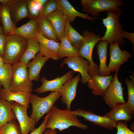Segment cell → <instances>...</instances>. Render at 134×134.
I'll return each mask as SVG.
<instances>
[{
    "mask_svg": "<svg viewBox=\"0 0 134 134\" xmlns=\"http://www.w3.org/2000/svg\"><path fill=\"white\" fill-rule=\"evenodd\" d=\"M51 23L55 30L60 41L64 37L67 21L61 10L58 8L55 12L44 17Z\"/></svg>",
    "mask_w": 134,
    "mask_h": 134,
    "instance_id": "cell-22",
    "label": "cell"
},
{
    "mask_svg": "<svg viewBox=\"0 0 134 134\" xmlns=\"http://www.w3.org/2000/svg\"><path fill=\"white\" fill-rule=\"evenodd\" d=\"M2 88L0 84V93Z\"/></svg>",
    "mask_w": 134,
    "mask_h": 134,
    "instance_id": "cell-46",
    "label": "cell"
},
{
    "mask_svg": "<svg viewBox=\"0 0 134 134\" xmlns=\"http://www.w3.org/2000/svg\"><path fill=\"white\" fill-rule=\"evenodd\" d=\"M48 60L39 53L36 55L32 61L27 64L29 77L30 81H38L41 70Z\"/></svg>",
    "mask_w": 134,
    "mask_h": 134,
    "instance_id": "cell-23",
    "label": "cell"
},
{
    "mask_svg": "<svg viewBox=\"0 0 134 134\" xmlns=\"http://www.w3.org/2000/svg\"><path fill=\"white\" fill-rule=\"evenodd\" d=\"M28 0H10L7 4L12 20L15 25L23 19L28 17Z\"/></svg>",
    "mask_w": 134,
    "mask_h": 134,
    "instance_id": "cell-17",
    "label": "cell"
},
{
    "mask_svg": "<svg viewBox=\"0 0 134 134\" xmlns=\"http://www.w3.org/2000/svg\"><path fill=\"white\" fill-rule=\"evenodd\" d=\"M12 73V65L5 64L0 66V84L4 88L9 89Z\"/></svg>",
    "mask_w": 134,
    "mask_h": 134,
    "instance_id": "cell-31",
    "label": "cell"
},
{
    "mask_svg": "<svg viewBox=\"0 0 134 134\" xmlns=\"http://www.w3.org/2000/svg\"><path fill=\"white\" fill-rule=\"evenodd\" d=\"M1 21L0 19V34H3L4 32L2 27L0 25Z\"/></svg>",
    "mask_w": 134,
    "mask_h": 134,
    "instance_id": "cell-44",
    "label": "cell"
},
{
    "mask_svg": "<svg viewBox=\"0 0 134 134\" xmlns=\"http://www.w3.org/2000/svg\"><path fill=\"white\" fill-rule=\"evenodd\" d=\"M64 37L74 47L79 49L83 40V37L74 29L67 21L64 32Z\"/></svg>",
    "mask_w": 134,
    "mask_h": 134,
    "instance_id": "cell-28",
    "label": "cell"
},
{
    "mask_svg": "<svg viewBox=\"0 0 134 134\" xmlns=\"http://www.w3.org/2000/svg\"><path fill=\"white\" fill-rule=\"evenodd\" d=\"M82 36L83 40L79 49L77 56L85 58L89 62L88 74L90 76L98 74V66L93 61L92 55L94 47L101 37L99 34L87 30L83 32Z\"/></svg>",
    "mask_w": 134,
    "mask_h": 134,
    "instance_id": "cell-6",
    "label": "cell"
},
{
    "mask_svg": "<svg viewBox=\"0 0 134 134\" xmlns=\"http://www.w3.org/2000/svg\"><path fill=\"white\" fill-rule=\"evenodd\" d=\"M130 79L127 78L125 83L127 86L128 100L127 102L134 111V78L133 76H130Z\"/></svg>",
    "mask_w": 134,
    "mask_h": 134,
    "instance_id": "cell-34",
    "label": "cell"
},
{
    "mask_svg": "<svg viewBox=\"0 0 134 134\" xmlns=\"http://www.w3.org/2000/svg\"><path fill=\"white\" fill-rule=\"evenodd\" d=\"M5 64L3 57L0 55V66L3 65Z\"/></svg>",
    "mask_w": 134,
    "mask_h": 134,
    "instance_id": "cell-42",
    "label": "cell"
},
{
    "mask_svg": "<svg viewBox=\"0 0 134 134\" xmlns=\"http://www.w3.org/2000/svg\"><path fill=\"white\" fill-rule=\"evenodd\" d=\"M59 43L58 54L59 59L64 57H70L77 56L79 49L76 48L68 41L64 37Z\"/></svg>",
    "mask_w": 134,
    "mask_h": 134,
    "instance_id": "cell-30",
    "label": "cell"
},
{
    "mask_svg": "<svg viewBox=\"0 0 134 134\" xmlns=\"http://www.w3.org/2000/svg\"><path fill=\"white\" fill-rule=\"evenodd\" d=\"M122 34L123 38H126L130 41L132 43L134 46V33H129L123 30L122 32Z\"/></svg>",
    "mask_w": 134,
    "mask_h": 134,
    "instance_id": "cell-39",
    "label": "cell"
},
{
    "mask_svg": "<svg viewBox=\"0 0 134 134\" xmlns=\"http://www.w3.org/2000/svg\"><path fill=\"white\" fill-rule=\"evenodd\" d=\"M74 73L73 71L70 70L62 76H57L56 78L50 80H47L45 77H42L40 79V81L42 83L41 85L35 89L34 92L38 94L48 91L60 93L63 85L72 77Z\"/></svg>",
    "mask_w": 134,
    "mask_h": 134,
    "instance_id": "cell-13",
    "label": "cell"
},
{
    "mask_svg": "<svg viewBox=\"0 0 134 134\" xmlns=\"http://www.w3.org/2000/svg\"><path fill=\"white\" fill-rule=\"evenodd\" d=\"M49 114L50 112L44 117V120L39 126L31 132L30 134H42L46 129V123Z\"/></svg>",
    "mask_w": 134,
    "mask_h": 134,
    "instance_id": "cell-37",
    "label": "cell"
},
{
    "mask_svg": "<svg viewBox=\"0 0 134 134\" xmlns=\"http://www.w3.org/2000/svg\"><path fill=\"white\" fill-rule=\"evenodd\" d=\"M39 44V53L49 59L54 61L59 59L58 50L59 42L45 38L37 33L34 37Z\"/></svg>",
    "mask_w": 134,
    "mask_h": 134,
    "instance_id": "cell-14",
    "label": "cell"
},
{
    "mask_svg": "<svg viewBox=\"0 0 134 134\" xmlns=\"http://www.w3.org/2000/svg\"><path fill=\"white\" fill-rule=\"evenodd\" d=\"M0 134H22L18 122L11 120L0 129Z\"/></svg>",
    "mask_w": 134,
    "mask_h": 134,
    "instance_id": "cell-33",
    "label": "cell"
},
{
    "mask_svg": "<svg viewBox=\"0 0 134 134\" xmlns=\"http://www.w3.org/2000/svg\"><path fill=\"white\" fill-rule=\"evenodd\" d=\"M65 64L74 72L80 73L81 76V83L85 84L88 82L91 77L88 74L90 64L88 60L77 56L65 58L61 64V67H63Z\"/></svg>",
    "mask_w": 134,
    "mask_h": 134,
    "instance_id": "cell-11",
    "label": "cell"
},
{
    "mask_svg": "<svg viewBox=\"0 0 134 134\" xmlns=\"http://www.w3.org/2000/svg\"><path fill=\"white\" fill-rule=\"evenodd\" d=\"M69 112L71 114L82 117L85 120L107 130H112L115 127V122L104 115L99 116L91 111L80 108L75 111L69 110Z\"/></svg>",
    "mask_w": 134,
    "mask_h": 134,
    "instance_id": "cell-12",
    "label": "cell"
},
{
    "mask_svg": "<svg viewBox=\"0 0 134 134\" xmlns=\"http://www.w3.org/2000/svg\"><path fill=\"white\" fill-rule=\"evenodd\" d=\"M39 51V44L35 38L29 39L26 48L20 62L27 65Z\"/></svg>",
    "mask_w": 134,
    "mask_h": 134,
    "instance_id": "cell-29",
    "label": "cell"
},
{
    "mask_svg": "<svg viewBox=\"0 0 134 134\" xmlns=\"http://www.w3.org/2000/svg\"><path fill=\"white\" fill-rule=\"evenodd\" d=\"M72 126L85 130L88 128L79 120L77 116L71 113L69 110H61L54 106L50 111L46 129H57L62 131Z\"/></svg>",
    "mask_w": 134,
    "mask_h": 134,
    "instance_id": "cell-1",
    "label": "cell"
},
{
    "mask_svg": "<svg viewBox=\"0 0 134 134\" xmlns=\"http://www.w3.org/2000/svg\"><path fill=\"white\" fill-rule=\"evenodd\" d=\"M6 36L3 34H0V55L4 57Z\"/></svg>",
    "mask_w": 134,
    "mask_h": 134,
    "instance_id": "cell-38",
    "label": "cell"
},
{
    "mask_svg": "<svg viewBox=\"0 0 134 134\" xmlns=\"http://www.w3.org/2000/svg\"><path fill=\"white\" fill-rule=\"evenodd\" d=\"M38 26L37 19H30L25 24L16 27L8 35H17L27 40L34 38L38 33Z\"/></svg>",
    "mask_w": 134,
    "mask_h": 134,
    "instance_id": "cell-21",
    "label": "cell"
},
{
    "mask_svg": "<svg viewBox=\"0 0 134 134\" xmlns=\"http://www.w3.org/2000/svg\"><path fill=\"white\" fill-rule=\"evenodd\" d=\"M42 6L48 0H36Z\"/></svg>",
    "mask_w": 134,
    "mask_h": 134,
    "instance_id": "cell-41",
    "label": "cell"
},
{
    "mask_svg": "<svg viewBox=\"0 0 134 134\" xmlns=\"http://www.w3.org/2000/svg\"><path fill=\"white\" fill-rule=\"evenodd\" d=\"M0 19L3 26V34L5 36L16 27L13 22L7 5L0 4Z\"/></svg>",
    "mask_w": 134,
    "mask_h": 134,
    "instance_id": "cell-26",
    "label": "cell"
},
{
    "mask_svg": "<svg viewBox=\"0 0 134 134\" xmlns=\"http://www.w3.org/2000/svg\"><path fill=\"white\" fill-rule=\"evenodd\" d=\"M12 66V73L9 89L13 92L31 93L33 84L29 78L27 65L19 62Z\"/></svg>",
    "mask_w": 134,
    "mask_h": 134,
    "instance_id": "cell-5",
    "label": "cell"
},
{
    "mask_svg": "<svg viewBox=\"0 0 134 134\" xmlns=\"http://www.w3.org/2000/svg\"><path fill=\"white\" fill-rule=\"evenodd\" d=\"M115 123V128L117 130L116 134H134V132L128 128L127 122L120 121Z\"/></svg>",
    "mask_w": 134,
    "mask_h": 134,
    "instance_id": "cell-36",
    "label": "cell"
},
{
    "mask_svg": "<svg viewBox=\"0 0 134 134\" xmlns=\"http://www.w3.org/2000/svg\"><path fill=\"white\" fill-rule=\"evenodd\" d=\"M5 36L3 58L5 64L12 65L20 62L26 48L28 40L16 35Z\"/></svg>",
    "mask_w": 134,
    "mask_h": 134,
    "instance_id": "cell-3",
    "label": "cell"
},
{
    "mask_svg": "<svg viewBox=\"0 0 134 134\" xmlns=\"http://www.w3.org/2000/svg\"><path fill=\"white\" fill-rule=\"evenodd\" d=\"M28 18L30 19H37L40 16L42 6L36 0H28Z\"/></svg>",
    "mask_w": 134,
    "mask_h": 134,
    "instance_id": "cell-32",
    "label": "cell"
},
{
    "mask_svg": "<svg viewBox=\"0 0 134 134\" xmlns=\"http://www.w3.org/2000/svg\"><path fill=\"white\" fill-rule=\"evenodd\" d=\"M134 115V111L127 102L116 105L104 115L115 122L130 121L133 119Z\"/></svg>",
    "mask_w": 134,
    "mask_h": 134,
    "instance_id": "cell-16",
    "label": "cell"
},
{
    "mask_svg": "<svg viewBox=\"0 0 134 134\" xmlns=\"http://www.w3.org/2000/svg\"><path fill=\"white\" fill-rule=\"evenodd\" d=\"M31 94L26 92H13L9 89L2 88L0 93V98L8 102H16L28 109L29 107Z\"/></svg>",
    "mask_w": 134,
    "mask_h": 134,
    "instance_id": "cell-20",
    "label": "cell"
},
{
    "mask_svg": "<svg viewBox=\"0 0 134 134\" xmlns=\"http://www.w3.org/2000/svg\"><path fill=\"white\" fill-rule=\"evenodd\" d=\"M91 77L88 83V88L92 90L93 95L103 96L112 81V74L106 76L95 74Z\"/></svg>",
    "mask_w": 134,
    "mask_h": 134,
    "instance_id": "cell-18",
    "label": "cell"
},
{
    "mask_svg": "<svg viewBox=\"0 0 134 134\" xmlns=\"http://www.w3.org/2000/svg\"><path fill=\"white\" fill-rule=\"evenodd\" d=\"M58 8L62 12L66 20L69 23L73 22L77 17L86 19L94 21L95 18L88 13H81L76 10L67 0H57Z\"/></svg>",
    "mask_w": 134,
    "mask_h": 134,
    "instance_id": "cell-19",
    "label": "cell"
},
{
    "mask_svg": "<svg viewBox=\"0 0 134 134\" xmlns=\"http://www.w3.org/2000/svg\"><path fill=\"white\" fill-rule=\"evenodd\" d=\"M123 12L120 7L116 10L106 11L107 16L102 19L106 31L100 40L106 41L110 44L117 42L121 45L124 44L125 41L122 34L123 28L119 20Z\"/></svg>",
    "mask_w": 134,
    "mask_h": 134,
    "instance_id": "cell-2",
    "label": "cell"
},
{
    "mask_svg": "<svg viewBox=\"0 0 134 134\" xmlns=\"http://www.w3.org/2000/svg\"><path fill=\"white\" fill-rule=\"evenodd\" d=\"M16 119L10 102L0 98V129L8 122Z\"/></svg>",
    "mask_w": 134,
    "mask_h": 134,
    "instance_id": "cell-27",
    "label": "cell"
},
{
    "mask_svg": "<svg viewBox=\"0 0 134 134\" xmlns=\"http://www.w3.org/2000/svg\"><path fill=\"white\" fill-rule=\"evenodd\" d=\"M123 87L118 79V72H115L108 89L103 96L105 103L112 108L116 105L124 103Z\"/></svg>",
    "mask_w": 134,
    "mask_h": 134,
    "instance_id": "cell-8",
    "label": "cell"
},
{
    "mask_svg": "<svg viewBox=\"0 0 134 134\" xmlns=\"http://www.w3.org/2000/svg\"><path fill=\"white\" fill-rule=\"evenodd\" d=\"M133 126H134V123H132V124L131 125V126L130 127L131 129L133 131V129L134 130V128H133Z\"/></svg>",
    "mask_w": 134,
    "mask_h": 134,
    "instance_id": "cell-45",
    "label": "cell"
},
{
    "mask_svg": "<svg viewBox=\"0 0 134 134\" xmlns=\"http://www.w3.org/2000/svg\"><path fill=\"white\" fill-rule=\"evenodd\" d=\"M37 20L38 33L47 39L59 42L56 32L51 23L44 17L40 16Z\"/></svg>",
    "mask_w": 134,
    "mask_h": 134,
    "instance_id": "cell-25",
    "label": "cell"
},
{
    "mask_svg": "<svg viewBox=\"0 0 134 134\" xmlns=\"http://www.w3.org/2000/svg\"><path fill=\"white\" fill-rule=\"evenodd\" d=\"M58 8L57 0H48L43 6L41 11L40 16L45 17L55 12Z\"/></svg>",
    "mask_w": 134,
    "mask_h": 134,
    "instance_id": "cell-35",
    "label": "cell"
},
{
    "mask_svg": "<svg viewBox=\"0 0 134 134\" xmlns=\"http://www.w3.org/2000/svg\"><path fill=\"white\" fill-rule=\"evenodd\" d=\"M80 74L72 77L62 86L60 92L61 101L67 107L66 109L70 110L72 101L75 99L78 83L80 80Z\"/></svg>",
    "mask_w": 134,
    "mask_h": 134,
    "instance_id": "cell-15",
    "label": "cell"
},
{
    "mask_svg": "<svg viewBox=\"0 0 134 134\" xmlns=\"http://www.w3.org/2000/svg\"><path fill=\"white\" fill-rule=\"evenodd\" d=\"M83 11L94 17L102 12L116 10L124 4L120 0H81Z\"/></svg>",
    "mask_w": 134,
    "mask_h": 134,
    "instance_id": "cell-7",
    "label": "cell"
},
{
    "mask_svg": "<svg viewBox=\"0 0 134 134\" xmlns=\"http://www.w3.org/2000/svg\"><path fill=\"white\" fill-rule=\"evenodd\" d=\"M10 102L12 110L18 120L22 134H28L35 128L36 123L27 113V109L16 102Z\"/></svg>",
    "mask_w": 134,
    "mask_h": 134,
    "instance_id": "cell-9",
    "label": "cell"
},
{
    "mask_svg": "<svg viewBox=\"0 0 134 134\" xmlns=\"http://www.w3.org/2000/svg\"><path fill=\"white\" fill-rule=\"evenodd\" d=\"M61 96L60 93L57 92H52L44 97L31 94L30 103L32 106V112L30 117L37 123L45 114L51 111Z\"/></svg>",
    "mask_w": 134,
    "mask_h": 134,
    "instance_id": "cell-4",
    "label": "cell"
},
{
    "mask_svg": "<svg viewBox=\"0 0 134 134\" xmlns=\"http://www.w3.org/2000/svg\"><path fill=\"white\" fill-rule=\"evenodd\" d=\"M119 44L117 42L110 44V59L107 67L111 72H118L120 66L132 56V55L126 50H121Z\"/></svg>",
    "mask_w": 134,
    "mask_h": 134,
    "instance_id": "cell-10",
    "label": "cell"
},
{
    "mask_svg": "<svg viewBox=\"0 0 134 134\" xmlns=\"http://www.w3.org/2000/svg\"><path fill=\"white\" fill-rule=\"evenodd\" d=\"M42 134H58L56 129H47L45 130Z\"/></svg>",
    "mask_w": 134,
    "mask_h": 134,
    "instance_id": "cell-40",
    "label": "cell"
},
{
    "mask_svg": "<svg viewBox=\"0 0 134 134\" xmlns=\"http://www.w3.org/2000/svg\"><path fill=\"white\" fill-rule=\"evenodd\" d=\"M10 0H0V3L1 4L7 5Z\"/></svg>",
    "mask_w": 134,
    "mask_h": 134,
    "instance_id": "cell-43",
    "label": "cell"
},
{
    "mask_svg": "<svg viewBox=\"0 0 134 134\" xmlns=\"http://www.w3.org/2000/svg\"><path fill=\"white\" fill-rule=\"evenodd\" d=\"M100 41L97 45V54L100 61L98 75L106 76L109 75L111 72L106 65L107 47L109 43L103 40Z\"/></svg>",
    "mask_w": 134,
    "mask_h": 134,
    "instance_id": "cell-24",
    "label": "cell"
}]
</instances>
